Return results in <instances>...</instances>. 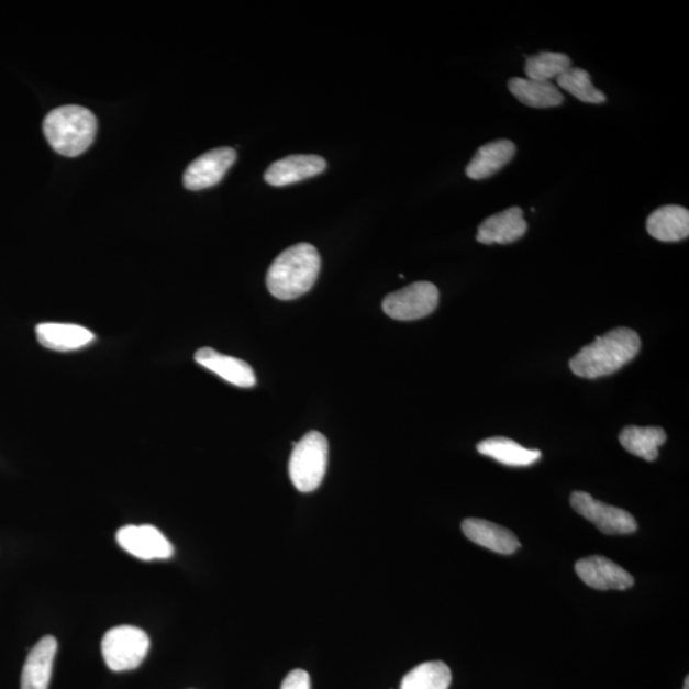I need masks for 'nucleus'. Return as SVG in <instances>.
<instances>
[{
  "instance_id": "f8f14e48",
  "label": "nucleus",
  "mask_w": 689,
  "mask_h": 689,
  "mask_svg": "<svg viewBox=\"0 0 689 689\" xmlns=\"http://www.w3.org/2000/svg\"><path fill=\"white\" fill-rule=\"evenodd\" d=\"M195 360L201 367L211 370L212 374L223 378L230 385L243 388L256 386L255 370L252 369L247 362L221 354L215 348H200L195 354Z\"/></svg>"
},
{
  "instance_id": "1a4fd4ad",
  "label": "nucleus",
  "mask_w": 689,
  "mask_h": 689,
  "mask_svg": "<svg viewBox=\"0 0 689 689\" xmlns=\"http://www.w3.org/2000/svg\"><path fill=\"white\" fill-rule=\"evenodd\" d=\"M236 160L234 148L220 147L197 157L188 166L184 185L189 191H202L220 184L226 171L232 168Z\"/></svg>"
},
{
  "instance_id": "a878e982",
  "label": "nucleus",
  "mask_w": 689,
  "mask_h": 689,
  "mask_svg": "<svg viewBox=\"0 0 689 689\" xmlns=\"http://www.w3.org/2000/svg\"><path fill=\"white\" fill-rule=\"evenodd\" d=\"M684 689H689V678L688 677L686 678V682H685Z\"/></svg>"
},
{
  "instance_id": "393cba45",
  "label": "nucleus",
  "mask_w": 689,
  "mask_h": 689,
  "mask_svg": "<svg viewBox=\"0 0 689 689\" xmlns=\"http://www.w3.org/2000/svg\"><path fill=\"white\" fill-rule=\"evenodd\" d=\"M281 689H311V677H309L305 670H292L284 679Z\"/></svg>"
},
{
  "instance_id": "0eeeda50",
  "label": "nucleus",
  "mask_w": 689,
  "mask_h": 689,
  "mask_svg": "<svg viewBox=\"0 0 689 689\" xmlns=\"http://www.w3.org/2000/svg\"><path fill=\"white\" fill-rule=\"evenodd\" d=\"M571 505L578 514L592 522L603 534L625 535L635 533L637 530V522L630 512L597 501L589 493H573Z\"/></svg>"
},
{
  "instance_id": "9b49d317",
  "label": "nucleus",
  "mask_w": 689,
  "mask_h": 689,
  "mask_svg": "<svg viewBox=\"0 0 689 689\" xmlns=\"http://www.w3.org/2000/svg\"><path fill=\"white\" fill-rule=\"evenodd\" d=\"M326 168L327 163L321 156L291 155L269 166L265 173V180L269 186L285 187L320 176Z\"/></svg>"
},
{
  "instance_id": "20e7f679",
  "label": "nucleus",
  "mask_w": 689,
  "mask_h": 689,
  "mask_svg": "<svg viewBox=\"0 0 689 689\" xmlns=\"http://www.w3.org/2000/svg\"><path fill=\"white\" fill-rule=\"evenodd\" d=\"M289 475L292 485L302 493L314 492L322 485L329 463V441L320 432H309L292 443Z\"/></svg>"
},
{
  "instance_id": "5701e85b",
  "label": "nucleus",
  "mask_w": 689,
  "mask_h": 689,
  "mask_svg": "<svg viewBox=\"0 0 689 689\" xmlns=\"http://www.w3.org/2000/svg\"><path fill=\"white\" fill-rule=\"evenodd\" d=\"M573 67V60L564 53L541 52L529 57L525 63V74L535 81L552 82L567 69Z\"/></svg>"
},
{
  "instance_id": "f03ea898",
  "label": "nucleus",
  "mask_w": 689,
  "mask_h": 689,
  "mask_svg": "<svg viewBox=\"0 0 689 689\" xmlns=\"http://www.w3.org/2000/svg\"><path fill=\"white\" fill-rule=\"evenodd\" d=\"M320 271L319 251L312 244L299 243L285 249L269 266L267 289L277 299H297L313 288Z\"/></svg>"
},
{
  "instance_id": "412c9836",
  "label": "nucleus",
  "mask_w": 689,
  "mask_h": 689,
  "mask_svg": "<svg viewBox=\"0 0 689 689\" xmlns=\"http://www.w3.org/2000/svg\"><path fill=\"white\" fill-rule=\"evenodd\" d=\"M478 453L507 466L524 467L538 462L542 453L538 449H529L519 443L505 438L493 437L479 443Z\"/></svg>"
},
{
  "instance_id": "aec40b11",
  "label": "nucleus",
  "mask_w": 689,
  "mask_h": 689,
  "mask_svg": "<svg viewBox=\"0 0 689 689\" xmlns=\"http://www.w3.org/2000/svg\"><path fill=\"white\" fill-rule=\"evenodd\" d=\"M667 441V433L659 426L624 427L620 434L621 445L630 454L646 462H655L659 457V447Z\"/></svg>"
},
{
  "instance_id": "ddd939ff",
  "label": "nucleus",
  "mask_w": 689,
  "mask_h": 689,
  "mask_svg": "<svg viewBox=\"0 0 689 689\" xmlns=\"http://www.w3.org/2000/svg\"><path fill=\"white\" fill-rule=\"evenodd\" d=\"M527 232L524 211L520 208L507 209L482 221L477 241L481 244H511L521 240Z\"/></svg>"
},
{
  "instance_id": "4be33fe9",
  "label": "nucleus",
  "mask_w": 689,
  "mask_h": 689,
  "mask_svg": "<svg viewBox=\"0 0 689 689\" xmlns=\"http://www.w3.org/2000/svg\"><path fill=\"white\" fill-rule=\"evenodd\" d=\"M453 675L447 664L427 662L418 665L402 678L400 689H448Z\"/></svg>"
},
{
  "instance_id": "7ed1b4c3",
  "label": "nucleus",
  "mask_w": 689,
  "mask_h": 689,
  "mask_svg": "<svg viewBox=\"0 0 689 689\" xmlns=\"http://www.w3.org/2000/svg\"><path fill=\"white\" fill-rule=\"evenodd\" d=\"M43 129L55 153L76 157L92 145L98 121L89 109L66 105L52 110L44 119Z\"/></svg>"
},
{
  "instance_id": "f257e3e1",
  "label": "nucleus",
  "mask_w": 689,
  "mask_h": 689,
  "mask_svg": "<svg viewBox=\"0 0 689 689\" xmlns=\"http://www.w3.org/2000/svg\"><path fill=\"white\" fill-rule=\"evenodd\" d=\"M640 348L641 338L637 332L624 327L615 329L582 347L569 362V368L577 377H605L635 359Z\"/></svg>"
},
{
  "instance_id": "dca6fc26",
  "label": "nucleus",
  "mask_w": 689,
  "mask_h": 689,
  "mask_svg": "<svg viewBox=\"0 0 689 689\" xmlns=\"http://www.w3.org/2000/svg\"><path fill=\"white\" fill-rule=\"evenodd\" d=\"M38 343L54 352H75L90 345L95 335L78 324L40 323L36 327Z\"/></svg>"
},
{
  "instance_id": "6e6552de",
  "label": "nucleus",
  "mask_w": 689,
  "mask_h": 689,
  "mask_svg": "<svg viewBox=\"0 0 689 689\" xmlns=\"http://www.w3.org/2000/svg\"><path fill=\"white\" fill-rule=\"evenodd\" d=\"M116 542L126 553L144 560L169 559L174 554L168 538L152 525H129L119 529Z\"/></svg>"
},
{
  "instance_id": "6ab92c4d",
  "label": "nucleus",
  "mask_w": 689,
  "mask_h": 689,
  "mask_svg": "<svg viewBox=\"0 0 689 689\" xmlns=\"http://www.w3.org/2000/svg\"><path fill=\"white\" fill-rule=\"evenodd\" d=\"M509 90L522 104L535 109L556 108L565 101L564 95L553 82L513 77L509 81Z\"/></svg>"
},
{
  "instance_id": "b1692460",
  "label": "nucleus",
  "mask_w": 689,
  "mask_h": 689,
  "mask_svg": "<svg viewBox=\"0 0 689 689\" xmlns=\"http://www.w3.org/2000/svg\"><path fill=\"white\" fill-rule=\"evenodd\" d=\"M557 85L562 90L574 95V97L588 104H604L607 97L604 92L597 89L591 82L589 73L582 68L571 67L560 75Z\"/></svg>"
},
{
  "instance_id": "423d86ee",
  "label": "nucleus",
  "mask_w": 689,
  "mask_h": 689,
  "mask_svg": "<svg viewBox=\"0 0 689 689\" xmlns=\"http://www.w3.org/2000/svg\"><path fill=\"white\" fill-rule=\"evenodd\" d=\"M440 291L434 284L418 281L384 299V312L398 321H415L430 315L438 307Z\"/></svg>"
},
{
  "instance_id": "9d476101",
  "label": "nucleus",
  "mask_w": 689,
  "mask_h": 689,
  "mask_svg": "<svg viewBox=\"0 0 689 689\" xmlns=\"http://www.w3.org/2000/svg\"><path fill=\"white\" fill-rule=\"evenodd\" d=\"M576 574L596 590H627L635 585V578L613 560L592 556L577 560Z\"/></svg>"
},
{
  "instance_id": "4468645a",
  "label": "nucleus",
  "mask_w": 689,
  "mask_h": 689,
  "mask_svg": "<svg viewBox=\"0 0 689 689\" xmlns=\"http://www.w3.org/2000/svg\"><path fill=\"white\" fill-rule=\"evenodd\" d=\"M58 643L53 636H45L30 652L21 676V689L49 688L53 664Z\"/></svg>"
},
{
  "instance_id": "a211bd4d",
  "label": "nucleus",
  "mask_w": 689,
  "mask_h": 689,
  "mask_svg": "<svg viewBox=\"0 0 689 689\" xmlns=\"http://www.w3.org/2000/svg\"><path fill=\"white\" fill-rule=\"evenodd\" d=\"M514 155H516V145L510 140L489 142L478 149L470 164L466 166V176L473 180L493 177L512 162Z\"/></svg>"
},
{
  "instance_id": "f3484780",
  "label": "nucleus",
  "mask_w": 689,
  "mask_h": 689,
  "mask_svg": "<svg viewBox=\"0 0 689 689\" xmlns=\"http://www.w3.org/2000/svg\"><path fill=\"white\" fill-rule=\"evenodd\" d=\"M646 229L656 241L664 243L685 241L689 235V211L682 205H663L648 216Z\"/></svg>"
},
{
  "instance_id": "39448f33",
  "label": "nucleus",
  "mask_w": 689,
  "mask_h": 689,
  "mask_svg": "<svg viewBox=\"0 0 689 689\" xmlns=\"http://www.w3.org/2000/svg\"><path fill=\"white\" fill-rule=\"evenodd\" d=\"M149 638L133 625H119L105 633L101 641V653L107 667L113 671L133 670L146 659Z\"/></svg>"
},
{
  "instance_id": "2eb2a0df",
  "label": "nucleus",
  "mask_w": 689,
  "mask_h": 689,
  "mask_svg": "<svg viewBox=\"0 0 689 689\" xmlns=\"http://www.w3.org/2000/svg\"><path fill=\"white\" fill-rule=\"evenodd\" d=\"M462 529L470 542L505 556L518 552L521 546L518 536L511 530L487 520L466 519Z\"/></svg>"
}]
</instances>
